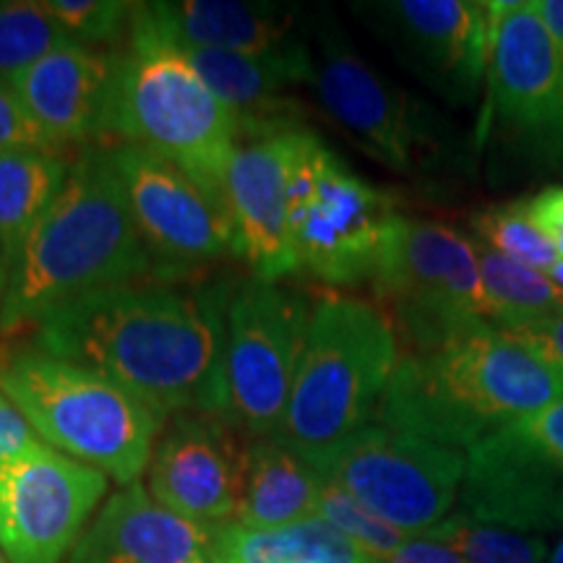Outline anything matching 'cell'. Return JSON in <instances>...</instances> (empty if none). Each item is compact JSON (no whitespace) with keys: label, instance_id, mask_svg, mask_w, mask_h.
<instances>
[{"label":"cell","instance_id":"obj_1","mask_svg":"<svg viewBox=\"0 0 563 563\" xmlns=\"http://www.w3.org/2000/svg\"><path fill=\"white\" fill-rule=\"evenodd\" d=\"M228 287L125 282L34 327V350L121 384L162 418L224 412Z\"/></svg>","mask_w":563,"mask_h":563},{"label":"cell","instance_id":"obj_2","mask_svg":"<svg viewBox=\"0 0 563 563\" xmlns=\"http://www.w3.org/2000/svg\"><path fill=\"white\" fill-rule=\"evenodd\" d=\"M563 399V378L509 332L481 323L439 347L402 352L376 420L467 452L506 422Z\"/></svg>","mask_w":563,"mask_h":563},{"label":"cell","instance_id":"obj_3","mask_svg":"<svg viewBox=\"0 0 563 563\" xmlns=\"http://www.w3.org/2000/svg\"><path fill=\"white\" fill-rule=\"evenodd\" d=\"M108 150H89L70 170L13 266L0 329H34L47 316L152 272Z\"/></svg>","mask_w":563,"mask_h":563},{"label":"cell","instance_id":"obj_4","mask_svg":"<svg viewBox=\"0 0 563 563\" xmlns=\"http://www.w3.org/2000/svg\"><path fill=\"white\" fill-rule=\"evenodd\" d=\"M104 133H118L125 144L175 162L224 199V175L241 144V121L186 53L131 16L129 47L112 68Z\"/></svg>","mask_w":563,"mask_h":563},{"label":"cell","instance_id":"obj_5","mask_svg":"<svg viewBox=\"0 0 563 563\" xmlns=\"http://www.w3.org/2000/svg\"><path fill=\"white\" fill-rule=\"evenodd\" d=\"M399 357V334L382 308L347 295L321 298L277 439L313 456L371 426Z\"/></svg>","mask_w":563,"mask_h":563},{"label":"cell","instance_id":"obj_6","mask_svg":"<svg viewBox=\"0 0 563 563\" xmlns=\"http://www.w3.org/2000/svg\"><path fill=\"white\" fill-rule=\"evenodd\" d=\"M0 386L40 441L60 454L125 488L150 470L165 418L102 373L30 350L5 357Z\"/></svg>","mask_w":563,"mask_h":563},{"label":"cell","instance_id":"obj_7","mask_svg":"<svg viewBox=\"0 0 563 563\" xmlns=\"http://www.w3.org/2000/svg\"><path fill=\"white\" fill-rule=\"evenodd\" d=\"M373 287L391 306L394 329L407 352L439 347L467 329L493 323L475 238L441 222L399 214Z\"/></svg>","mask_w":563,"mask_h":563},{"label":"cell","instance_id":"obj_8","mask_svg":"<svg viewBox=\"0 0 563 563\" xmlns=\"http://www.w3.org/2000/svg\"><path fill=\"white\" fill-rule=\"evenodd\" d=\"M394 201L365 183L316 136L292 178L290 241L298 272L327 285L373 282L394 220Z\"/></svg>","mask_w":563,"mask_h":563},{"label":"cell","instance_id":"obj_9","mask_svg":"<svg viewBox=\"0 0 563 563\" xmlns=\"http://www.w3.org/2000/svg\"><path fill=\"white\" fill-rule=\"evenodd\" d=\"M306 460L323 481L340 485L405 534L428 532L452 514L467 467L464 452L391 431L382 422H371Z\"/></svg>","mask_w":563,"mask_h":563},{"label":"cell","instance_id":"obj_10","mask_svg":"<svg viewBox=\"0 0 563 563\" xmlns=\"http://www.w3.org/2000/svg\"><path fill=\"white\" fill-rule=\"evenodd\" d=\"M308 321L306 300L279 282L253 277L230 295L222 418L253 441L279 433Z\"/></svg>","mask_w":563,"mask_h":563},{"label":"cell","instance_id":"obj_11","mask_svg":"<svg viewBox=\"0 0 563 563\" xmlns=\"http://www.w3.org/2000/svg\"><path fill=\"white\" fill-rule=\"evenodd\" d=\"M488 121L519 157L563 167V47L532 0L490 3Z\"/></svg>","mask_w":563,"mask_h":563},{"label":"cell","instance_id":"obj_12","mask_svg":"<svg viewBox=\"0 0 563 563\" xmlns=\"http://www.w3.org/2000/svg\"><path fill=\"white\" fill-rule=\"evenodd\" d=\"M108 159L154 264L183 269L235 253V228L220 194L141 146H112Z\"/></svg>","mask_w":563,"mask_h":563},{"label":"cell","instance_id":"obj_13","mask_svg":"<svg viewBox=\"0 0 563 563\" xmlns=\"http://www.w3.org/2000/svg\"><path fill=\"white\" fill-rule=\"evenodd\" d=\"M108 490V475L42 443L0 467V548L9 563H63Z\"/></svg>","mask_w":563,"mask_h":563},{"label":"cell","instance_id":"obj_14","mask_svg":"<svg viewBox=\"0 0 563 563\" xmlns=\"http://www.w3.org/2000/svg\"><path fill=\"white\" fill-rule=\"evenodd\" d=\"M311 84L327 115L391 170H418L439 150L433 121L422 104L378 76L336 34H321Z\"/></svg>","mask_w":563,"mask_h":563},{"label":"cell","instance_id":"obj_15","mask_svg":"<svg viewBox=\"0 0 563 563\" xmlns=\"http://www.w3.org/2000/svg\"><path fill=\"white\" fill-rule=\"evenodd\" d=\"M313 133L300 125L245 133L224 175V203L235 228V253L253 277L279 282L298 272L290 241L292 178Z\"/></svg>","mask_w":563,"mask_h":563},{"label":"cell","instance_id":"obj_16","mask_svg":"<svg viewBox=\"0 0 563 563\" xmlns=\"http://www.w3.org/2000/svg\"><path fill=\"white\" fill-rule=\"evenodd\" d=\"M241 435L222 415H175L154 446L146 490L167 511L207 530L235 522L249 462Z\"/></svg>","mask_w":563,"mask_h":563},{"label":"cell","instance_id":"obj_17","mask_svg":"<svg viewBox=\"0 0 563 563\" xmlns=\"http://www.w3.org/2000/svg\"><path fill=\"white\" fill-rule=\"evenodd\" d=\"M460 511L514 532L563 530V467L506 422L464 452Z\"/></svg>","mask_w":563,"mask_h":563},{"label":"cell","instance_id":"obj_18","mask_svg":"<svg viewBox=\"0 0 563 563\" xmlns=\"http://www.w3.org/2000/svg\"><path fill=\"white\" fill-rule=\"evenodd\" d=\"M368 9L428 87L456 104L475 100L488 74L490 3L397 0Z\"/></svg>","mask_w":563,"mask_h":563},{"label":"cell","instance_id":"obj_19","mask_svg":"<svg viewBox=\"0 0 563 563\" xmlns=\"http://www.w3.org/2000/svg\"><path fill=\"white\" fill-rule=\"evenodd\" d=\"M115 58L68 42L13 79L19 100L55 150L104 133Z\"/></svg>","mask_w":563,"mask_h":563},{"label":"cell","instance_id":"obj_20","mask_svg":"<svg viewBox=\"0 0 563 563\" xmlns=\"http://www.w3.org/2000/svg\"><path fill=\"white\" fill-rule=\"evenodd\" d=\"M209 540L211 530L167 511L133 483L108 498L66 563H191L209 553Z\"/></svg>","mask_w":563,"mask_h":563},{"label":"cell","instance_id":"obj_21","mask_svg":"<svg viewBox=\"0 0 563 563\" xmlns=\"http://www.w3.org/2000/svg\"><path fill=\"white\" fill-rule=\"evenodd\" d=\"M201 79L238 112L241 133L295 125L287 115L285 91L313 81V53L302 42H285L264 53H186Z\"/></svg>","mask_w":563,"mask_h":563},{"label":"cell","instance_id":"obj_22","mask_svg":"<svg viewBox=\"0 0 563 563\" xmlns=\"http://www.w3.org/2000/svg\"><path fill=\"white\" fill-rule=\"evenodd\" d=\"M133 19L183 53H264L290 42L285 13L241 0L133 3Z\"/></svg>","mask_w":563,"mask_h":563},{"label":"cell","instance_id":"obj_23","mask_svg":"<svg viewBox=\"0 0 563 563\" xmlns=\"http://www.w3.org/2000/svg\"><path fill=\"white\" fill-rule=\"evenodd\" d=\"M323 477L290 443L269 435L249 446L238 525L277 530L316 517Z\"/></svg>","mask_w":563,"mask_h":563},{"label":"cell","instance_id":"obj_24","mask_svg":"<svg viewBox=\"0 0 563 563\" xmlns=\"http://www.w3.org/2000/svg\"><path fill=\"white\" fill-rule=\"evenodd\" d=\"M209 559L211 563H382L321 517L277 530H249L238 522L214 527Z\"/></svg>","mask_w":563,"mask_h":563},{"label":"cell","instance_id":"obj_25","mask_svg":"<svg viewBox=\"0 0 563 563\" xmlns=\"http://www.w3.org/2000/svg\"><path fill=\"white\" fill-rule=\"evenodd\" d=\"M68 170L70 162L53 152L0 154V269L5 277H11L34 228L60 194Z\"/></svg>","mask_w":563,"mask_h":563},{"label":"cell","instance_id":"obj_26","mask_svg":"<svg viewBox=\"0 0 563 563\" xmlns=\"http://www.w3.org/2000/svg\"><path fill=\"white\" fill-rule=\"evenodd\" d=\"M475 245L483 285L493 308V323L498 329H511L519 323L563 313V290L553 285L545 272L511 262L477 241Z\"/></svg>","mask_w":563,"mask_h":563},{"label":"cell","instance_id":"obj_27","mask_svg":"<svg viewBox=\"0 0 563 563\" xmlns=\"http://www.w3.org/2000/svg\"><path fill=\"white\" fill-rule=\"evenodd\" d=\"M420 538L449 545L464 563H545L548 543L538 534H525L470 519L467 514H449L441 525L422 532Z\"/></svg>","mask_w":563,"mask_h":563},{"label":"cell","instance_id":"obj_28","mask_svg":"<svg viewBox=\"0 0 563 563\" xmlns=\"http://www.w3.org/2000/svg\"><path fill=\"white\" fill-rule=\"evenodd\" d=\"M74 42L45 3L0 0V79L13 81L34 63Z\"/></svg>","mask_w":563,"mask_h":563},{"label":"cell","instance_id":"obj_29","mask_svg":"<svg viewBox=\"0 0 563 563\" xmlns=\"http://www.w3.org/2000/svg\"><path fill=\"white\" fill-rule=\"evenodd\" d=\"M470 228H473L477 243L488 245L490 251L530 266V269L548 272L553 264L561 262L543 230L532 222L527 199L475 211L470 217Z\"/></svg>","mask_w":563,"mask_h":563},{"label":"cell","instance_id":"obj_30","mask_svg":"<svg viewBox=\"0 0 563 563\" xmlns=\"http://www.w3.org/2000/svg\"><path fill=\"white\" fill-rule=\"evenodd\" d=\"M316 517H321L323 522H329L334 530H340L344 538L352 540L361 551H365L371 559L384 561L405 545V540L410 534H405L397 527L384 522L382 517H376L371 509L352 498L347 490H342L340 485L323 481L319 493V506H316Z\"/></svg>","mask_w":563,"mask_h":563},{"label":"cell","instance_id":"obj_31","mask_svg":"<svg viewBox=\"0 0 563 563\" xmlns=\"http://www.w3.org/2000/svg\"><path fill=\"white\" fill-rule=\"evenodd\" d=\"M55 21L79 45H102L129 32L133 3L123 0H42Z\"/></svg>","mask_w":563,"mask_h":563},{"label":"cell","instance_id":"obj_32","mask_svg":"<svg viewBox=\"0 0 563 563\" xmlns=\"http://www.w3.org/2000/svg\"><path fill=\"white\" fill-rule=\"evenodd\" d=\"M24 150L58 154V150L51 144V139L34 123V118L24 108V102L19 100L13 84L0 79V154Z\"/></svg>","mask_w":563,"mask_h":563},{"label":"cell","instance_id":"obj_33","mask_svg":"<svg viewBox=\"0 0 563 563\" xmlns=\"http://www.w3.org/2000/svg\"><path fill=\"white\" fill-rule=\"evenodd\" d=\"M5 357L9 355H3V350H0V368H3ZM42 443L45 441L37 439L30 422H26L24 415L19 412V407L11 402L9 394L0 386V467L32 454Z\"/></svg>","mask_w":563,"mask_h":563},{"label":"cell","instance_id":"obj_34","mask_svg":"<svg viewBox=\"0 0 563 563\" xmlns=\"http://www.w3.org/2000/svg\"><path fill=\"white\" fill-rule=\"evenodd\" d=\"M504 332L522 342L527 350L534 352L540 361H545L563 378V313L519 323V327L504 329Z\"/></svg>","mask_w":563,"mask_h":563},{"label":"cell","instance_id":"obj_35","mask_svg":"<svg viewBox=\"0 0 563 563\" xmlns=\"http://www.w3.org/2000/svg\"><path fill=\"white\" fill-rule=\"evenodd\" d=\"M517 428L532 443H538L555 464L563 467V399H555L543 410L517 418Z\"/></svg>","mask_w":563,"mask_h":563},{"label":"cell","instance_id":"obj_36","mask_svg":"<svg viewBox=\"0 0 563 563\" xmlns=\"http://www.w3.org/2000/svg\"><path fill=\"white\" fill-rule=\"evenodd\" d=\"M527 209H530L532 222L551 241L559 258H563V186H551L534 194L532 199H527Z\"/></svg>","mask_w":563,"mask_h":563},{"label":"cell","instance_id":"obj_37","mask_svg":"<svg viewBox=\"0 0 563 563\" xmlns=\"http://www.w3.org/2000/svg\"><path fill=\"white\" fill-rule=\"evenodd\" d=\"M382 563H464V559L449 545L435 543V540L410 534L402 548H397L389 559Z\"/></svg>","mask_w":563,"mask_h":563},{"label":"cell","instance_id":"obj_38","mask_svg":"<svg viewBox=\"0 0 563 563\" xmlns=\"http://www.w3.org/2000/svg\"><path fill=\"white\" fill-rule=\"evenodd\" d=\"M532 5L538 16L545 21L555 42L563 47V0H532Z\"/></svg>","mask_w":563,"mask_h":563},{"label":"cell","instance_id":"obj_39","mask_svg":"<svg viewBox=\"0 0 563 563\" xmlns=\"http://www.w3.org/2000/svg\"><path fill=\"white\" fill-rule=\"evenodd\" d=\"M545 274H548V277H551V279H553V285H555V287H559V290H563V258H561V262H559V264H553V266H551V269H548Z\"/></svg>","mask_w":563,"mask_h":563},{"label":"cell","instance_id":"obj_40","mask_svg":"<svg viewBox=\"0 0 563 563\" xmlns=\"http://www.w3.org/2000/svg\"><path fill=\"white\" fill-rule=\"evenodd\" d=\"M545 563H563V538L551 548V551H548Z\"/></svg>","mask_w":563,"mask_h":563},{"label":"cell","instance_id":"obj_41","mask_svg":"<svg viewBox=\"0 0 563 563\" xmlns=\"http://www.w3.org/2000/svg\"><path fill=\"white\" fill-rule=\"evenodd\" d=\"M5 285H9V277H5V272L0 269V302H3V295H5Z\"/></svg>","mask_w":563,"mask_h":563},{"label":"cell","instance_id":"obj_42","mask_svg":"<svg viewBox=\"0 0 563 563\" xmlns=\"http://www.w3.org/2000/svg\"><path fill=\"white\" fill-rule=\"evenodd\" d=\"M191 563H211V559H209V553H207V555H201V559H196Z\"/></svg>","mask_w":563,"mask_h":563},{"label":"cell","instance_id":"obj_43","mask_svg":"<svg viewBox=\"0 0 563 563\" xmlns=\"http://www.w3.org/2000/svg\"><path fill=\"white\" fill-rule=\"evenodd\" d=\"M0 563H9V559H5V553H3V548H0Z\"/></svg>","mask_w":563,"mask_h":563}]
</instances>
